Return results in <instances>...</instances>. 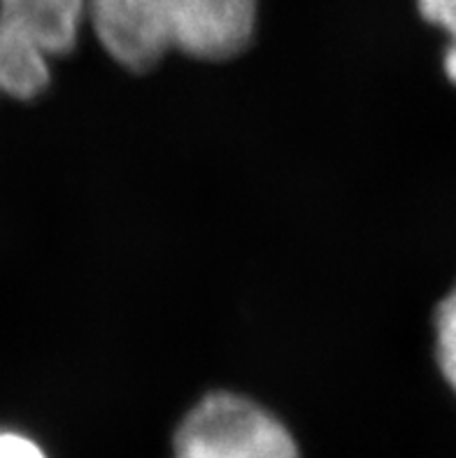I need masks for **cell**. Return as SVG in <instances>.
Segmentation results:
<instances>
[{"label":"cell","mask_w":456,"mask_h":458,"mask_svg":"<svg viewBox=\"0 0 456 458\" xmlns=\"http://www.w3.org/2000/svg\"><path fill=\"white\" fill-rule=\"evenodd\" d=\"M52 58L0 19V93L17 100H33L47 91Z\"/></svg>","instance_id":"5"},{"label":"cell","mask_w":456,"mask_h":458,"mask_svg":"<svg viewBox=\"0 0 456 458\" xmlns=\"http://www.w3.org/2000/svg\"><path fill=\"white\" fill-rule=\"evenodd\" d=\"M419 17L445 35L443 70L456 87V0H415Z\"/></svg>","instance_id":"7"},{"label":"cell","mask_w":456,"mask_h":458,"mask_svg":"<svg viewBox=\"0 0 456 458\" xmlns=\"http://www.w3.org/2000/svg\"><path fill=\"white\" fill-rule=\"evenodd\" d=\"M173 47L202 64L233 61L252 47L261 0H170Z\"/></svg>","instance_id":"3"},{"label":"cell","mask_w":456,"mask_h":458,"mask_svg":"<svg viewBox=\"0 0 456 458\" xmlns=\"http://www.w3.org/2000/svg\"><path fill=\"white\" fill-rule=\"evenodd\" d=\"M173 458H303L282 419L236 391H210L182 417Z\"/></svg>","instance_id":"1"},{"label":"cell","mask_w":456,"mask_h":458,"mask_svg":"<svg viewBox=\"0 0 456 458\" xmlns=\"http://www.w3.org/2000/svg\"><path fill=\"white\" fill-rule=\"evenodd\" d=\"M0 19L45 56L61 58L75 52L87 30V0H0Z\"/></svg>","instance_id":"4"},{"label":"cell","mask_w":456,"mask_h":458,"mask_svg":"<svg viewBox=\"0 0 456 458\" xmlns=\"http://www.w3.org/2000/svg\"><path fill=\"white\" fill-rule=\"evenodd\" d=\"M87 29L128 72H150L175 52L170 0H87Z\"/></svg>","instance_id":"2"},{"label":"cell","mask_w":456,"mask_h":458,"mask_svg":"<svg viewBox=\"0 0 456 458\" xmlns=\"http://www.w3.org/2000/svg\"><path fill=\"white\" fill-rule=\"evenodd\" d=\"M434 337L440 375L456 395V282L435 308Z\"/></svg>","instance_id":"6"},{"label":"cell","mask_w":456,"mask_h":458,"mask_svg":"<svg viewBox=\"0 0 456 458\" xmlns=\"http://www.w3.org/2000/svg\"><path fill=\"white\" fill-rule=\"evenodd\" d=\"M0 458H47L33 440L19 433H0Z\"/></svg>","instance_id":"8"}]
</instances>
